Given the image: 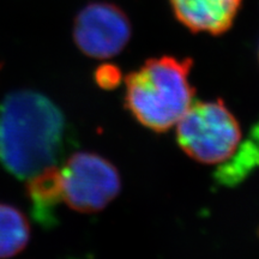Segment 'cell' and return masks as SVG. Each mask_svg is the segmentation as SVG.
Returning <instances> with one entry per match:
<instances>
[{
    "mask_svg": "<svg viewBox=\"0 0 259 259\" xmlns=\"http://www.w3.org/2000/svg\"><path fill=\"white\" fill-rule=\"evenodd\" d=\"M66 130L63 112L44 94L11 92L0 101V166L25 181L58 166Z\"/></svg>",
    "mask_w": 259,
    "mask_h": 259,
    "instance_id": "cell-1",
    "label": "cell"
},
{
    "mask_svg": "<svg viewBox=\"0 0 259 259\" xmlns=\"http://www.w3.org/2000/svg\"><path fill=\"white\" fill-rule=\"evenodd\" d=\"M193 61L151 58L125 78V106L139 124L162 134L178 124L193 103Z\"/></svg>",
    "mask_w": 259,
    "mask_h": 259,
    "instance_id": "cell-2",
    "label": "cell"
},
{
    "mask_svg": "<svg viewBox=\"0 0 259 259\" xmlns=\"http://www.w3.org/2000/svg\"><path fill=\"white\" fill-rule=\"evenodd\" d=\"M176 126L179 147L199 163H225L241 141L238 119L222 100L192 103Z\"/></svg>",
    "mask_w": 259,
    "mask_h": 259,
    "instance_id": "cell-3",
    "label": "cell"
},
{
    "mask_svg": "<svg viewBox=\"0 0 259 259\" xmlns=\"http://www.w3.org/2000/svg\"><path fill=\"white\" fill-rule=\"evenodd\" d=\"M63 202L74 211L94 213L112 203L121 190L114 164L101 155L79 151L60 167Z\"/></svg>",
    "mask_w": 259,
    "mask_h": 259,
    "instance_id": "cell-4",
    "label": "cell"
},
{
    "mask_svg": "<svg viewBox=\"0 0 259 259\" xmlns=\"http://www.w3.org/2000/svg\"><path fill=\"white\" fill-rule=\"evenodd\" d=\"M73 41L78 50L94 59H109L127 46L131 22L122 10L111 3H90L74 18Z\"/></svg>",
    "mask_w": 259,
    "mask_h": 259,
    "instance_id": "cell-5",
    "label": "cell"
},
{
    "mask_svg": "<svg viewBox=\"0 0 259 259\" xmlns=\"http://www.w3.org/2000/svg\"><path fill=\"white\" fill-rule=\"evenodd\" d=\"M173 14L192 32L221 35L232 28L242 0H169Z\"/></svg>",
    "mask_w": 259,
    "mask_h": 259,
    "instance_id": "cell-6",
    "label": "cell"
},
{
    "mask_svg": "<svg viewBox=\"0 0 259 259\" xmlns=\"http://www.w3.org/2000/svg\"><path fill=\"white\" fill-rule=\"evenodd\" d=\"M27 193L34 219L46 227L56 223V211L63 202L60 167H51L29 179Z\"/></svg>",
    "mask_w": 259,
    "mask_h": 259,
    "instance_id": "cell-7",
    "label": "cell"
},
{
    "mask_svg": "<svg viewBox=\"0 0 259 259\" xmlns=\"http://www.w3.org/2000/svg\"><path fill=\"white\" fill-rule=\"evenodd\" d=\"M30 223L21 210L0 203V259L17 255L30 240Z\"/></svg>",
    "mask_w": 259,
    "mask_h": 259,
    "instance_id": "cell-8",
    "label": "cell"
},
{
    "mask_svg": "<svg viewBox=\"0 0 259 259\" xmlns=\"http://www.w3.org/2000/svg\"><path fill=\"white\" fill-rule=\"evenodd\" d=\"M257 167H259V124L252 128L250 137L240 145L238 153L233 154L222 166L220 164L216 178L222 185L233 186L244 180Z\"/></svg>",
    "mask_w": 259,
    "mask_h": 259,
    "instance_id": "cell-9",
    "label": "cell"
},
{
    "mask_svg": "<svg viewBox=\"0 0 259 259\" xmlns=\"http://www.w3.org/2000/svg\"><path fill=\"white\" fill-rule=\"evenodd\" d=\"M121 72L114 65L106 64L95 71V80L102 89H114L121 82Z\"/></svg>",
    "mask_w": 259,
    "mask_h": 259,
    "instance_id": "cell-10",
    "label": "cell"
},
{
    "mask_svg": "<svg viewBox=\"0 0 259 259\" xmlns=\"http://www.w3.org/2000/svg\"><path fill=\"white\" fill-rule=\"evenodd\" d=\"M258 59H259V50H258Z\"/></svg>",
    "mask_w": 259,
    "mask_h": 259,
    "instance_id": "cell-11",
    "label": "cell"
}]
</instances>
